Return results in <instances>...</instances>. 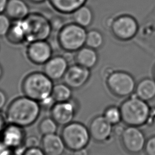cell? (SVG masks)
I'll return each instance as SVG.
<instances>
[{
  "label": "cell",
  "instance_id": "cell-12",
  "mask_svg": "<svg viewBox=\"0 0 155 155\" xmlns=\"http://www.w3.org/2000/svg\"><path fill=\"white\" fill-rule=\"evenodd\" d=\"M112 28L117 37L122 39H128L136 33L137 25L136 21L131 16H123L114 21Z\"/></svg>",
  "mask_w": 155,
  "mask_h": 155
},
{
  "label": "cell",
  "instance_id": "cell-33",
  "mask_svg": "<svg viewBox=\"0 0 155 155\" xmlns=\"http://www.w3.org/2000/svg\"><path fill=\"white\" fill-rule=\"evenodd\" d=\"M8 0H0V14L5 12Z\"/></svg>",
  "mask_w": 155,
  "mask_h": 155
},
{
  "label": "cell",
  "instance_id": "cell-21",
  "mask_svg": "<svg viewBox=\"0 0 155 155\" xmlns=\"http://www.w3.org/2000/svg\"><path fill=\"white\" fill-rule=\"evenodd\" d=\"M136 95L145 101L153 99L155 97V81L151 79L141 81L137 86Z\"/></svg>",
  "mask_w": 155,
  "mask_h": 155
},
{
  "label": "cell",
  "instance_id": "cell-17",
  "mask_svg": "<svg viewBox=\"0 0 155 155\" xmlns=\"http://www.w3.org/2000/svg\"><path fill=\"white\" fill-rule=\"evenodd\" d=\"M4 13L13 21L24 19L30 12L25 0H8Z\"/></svg>",
  "mask_w": 155,
  "mask_h": 155
},
{
  "label": "cell",
  "instance_id": "cell-2",
  "mask_svg": "<svg viewBox=\"0 0 155 155\" xmlns=\"http://www.w3.org/2000/svg\"><path fill=\"white\" fill-rule=\"evenodd\" d=\"M53 81L43 71H34L22 81V90L24 95L38 102L51 95Z\"/></svg>",
  "mask_w": 155,
  "mask_h": 155
},
{
  "label": "cell",
  "instance_id": "cell-31",
  "mask_svg": "<svg viewBox=\"0 0 155 155\" xmlns=\"http://www.w3.org/2000/svg\"><path fill=\"white\" fill-rule=\"evenodd\" d=\"M7 96L5 93L0 89V111L4 107L7 103Z\"/></svg>",
  "mask_w": 155,
  "mask_h": 155
},
{
  "label": "cell",
  "instance_id": "cell-32",
  "mask_svg": "<svg viewBox=\"0 0 155 155\" xmlns=\"http://www.w3.org/2000/svg\"><path fill=\"white\" fill-rule=\"evenodd\" d=\"M125 128H124L123 126H121L119 124H117L115 125V127L114 128V129H113V131H114L116 134L120 136L122 134Z\"/></svg>",
  "mask_w": 155,
  "mask_h": 155
},
{
  "label": "cell",
  "instance_id": "cell-3",
  "mask_svg": "<svg viewBox=\"0 0 155 155\" xmlns=\"http://www.w3.org/2000/svg\"><path fill=\"white\" fill-rule=\"evenodd\" d=\"M122 120L130 126H140L147 122L150 110L147 102L136 94L124 102L120 107Z\"/></svg>",
  "mask_w": 155,
  "mask_h": 155
},
{
  "label": "cell",
  "instance_id": "cell-29",
  "mask_svg": "<svg viewBox=\"0 0 155 155\" xmlns=\"http://www.w3.org/2000/svg\"><path fill=\"white\" fill-rule=\"evenodd\" d=\"M145 151L147 155H155V136L147 140L145 144Z\"/></svg>",
  "mask_w": 155,
  "mask_h": 155
},
{
  "label": "cell",
  "instance_id": "cell-20",
  "mask_svg": "<svg viewBox=\"0 0 155 155\" xmlns=\"http://www.w3.org/2000/svg\"><path fill=\"white\" fill-rule=\"evenodd\" d=\"M78 64L87 68L94 67L97 61V55L93 48L82 47L78 51L76 55Z\"/></svg>",
  "mask_w": 155,
  "mask_h": 155
},
{
  "label": "cell",
  "instance_id": "cell-4",
  "mask_svg": "<svg viewBox=\"0 0 155 155\" xmlns=\"http://www.w3.org/2000/svg\"><path fill=\"white\" fill-rule=\"evenodd\" d=\"M27 30L26 44L47 40L53 31L48 18L39 12L30 13L24 19Z\"/></svg>",
  "mask_w": 155,
  "mask_h": 155
},
{
  "label": "cell",
  "instance_id": "cell-34",
  "mask_svg": "<svg viewBox=\"0 0 155 155\" xmlns=\"http://www.w3.org/2000/svg\"><path fill=\"white\" fill-rule=\"evenodd\" d=\"M74 155H88L87 150L84 148L78 150L74 151Z\"/></svg>",
  "mask_w": 155,
  "mask_h": 155
},
{
  "label": "cell",
  "instance_id": "cell-8",
  "mask_svg": "<svg viewBox=\"0 0 155 155\" xmlns=\"http://www.w3.org/2000/svg\"><path fill=\"white\" fill-rule=\"evenodd\" d=\"M25 53L31 63L44 65L53 56V49L47 40L36 41L27 44Z\"/></svg>",
  "mask_w": 155,
  "mask_h": 155
},
{
  "label": "cell",
  "instance_id": "cell-7",
  "mask_svg": "<svg viewBox=\"0 0 155 155\" xmlns=\"http://www.w3.org/2000/svg\"><path fill=\"white\" fill-rule=\"evenodd\" d=\"M107 84L112 92L119 96H126L131 94L135 87L133 77L122 71L111 73L108 77Z\"/></svg>",
  "mask_w": 155,
  "mask_h": 155
},
{
  "label": "cell",
  "instance_id": "cell-18",
  "mask_svg": "<svg viewBox=\"0 0 155 155\" xmlns=\"http://www.w3.org/2000/svg\"><path fill=\"white\" fill-rule=\"evenodd\" d=\"M5 38L10 44L14 45L26 44L27 30L24 20L12 21L11 27Z\"/></svg>",
  "mask_w": 155,
  "mask_h": 155
},
{
  "label": "cell",
  "instance_id": "cell-36",
  "mask_svg": "<svg viewBox=\"0 0 155 155\" xmlns=\"http://www.w3.org/2000/svg\"><path fill=\"white\" fill-rule=\"evenodd\" d=\"M3 73H4V71H3V68L2 65L0 64V80L2 78V76H3Z\"/></svg>",
  "mask_w": 155,
  "mask_h": 155
},
{
  "label": "cell",
  "instance_id": "cell-37",
  "mask_svg": "<svg viewBox=\"0 0 155 155\" xmlns=\"http://www.w3.org/2000/svg\"><path fill=\"white\" fill-rule=\"evenodd\" d=\"M154 77H155V68H154Z\"/></svg>",
  "mask_w": 155,
  "mask_h": 155
},
{
  "label": "cell",
  "instance_id": "cell-25",
  "mask_svg": "<svg viewBox=\"0 0 155 155\" xmlns=\"http://www.w3.org/2000/svg\"><path fill=\"white\" fill-rule=\"evenodd\" d=\"M104 39L102 34L97 30H91L87 34L85 44L91 48H99L103 44Z\"/></svg>",
  "mask_w": 155,
  "mask_h": 155
},
{
  "label": "cell",
  "instance_id": "cell-1",
  "mask_svg": "<svg viewBox=\"0 0 155 155\" xmlns=\"http://www.w3.org/2000/svg\"><path fill=\"white\" fill-rule=\"evenodd\" d=\"M41 107L39 103L25 96L14 99L7 108L5 117L9 124L21 127L31 125L38 119Z\"/></svg>",
  "mask_w": 155,
  "mask_h": 155
},
{
  "label": "cell",
  "instance_id": "cell-10",
  "mask_svg": "<svg viewBox=\"0 0 155 155\" xmlns=\"http://www.w3.org/2000/svg\"><path fill=\"white\" fill-rule=\"evenodd\" d=\"M68 67L65 57L61 55L53 56L44 65L43 72L53 81H57L63 78Z\"/></svg>",
  "mask_w": 155,
  "mask_h": 155
},
{
  "label": "cell",
  "instance_id": "cell-35",
  "mask_svg": "<svg viewBox=\"0 0 155 155\" xmlns=\"http://www.w3.org/2000/svg\"><path fill=\"white\" fill-rule=\"evenodd\" d=\"M33 4H41L45 2L47 0H27Z\"/></svg>",
  "mask_w": 155,
  "mask_h": 155
},
{
  "label": "cell",
  "instance_id": "cell-30",
  "mask_svg": "<svg viewBox=\"0 0 155 155\" xmlns=\"http://www.w3.org/2000/svg\"><path fill=\"white\" fill-rule=\"evenodd\" d=\"M22 155H46L43 150L39 147L25 148Z\"/></svg>",
  "mask_w": 155,
  "mask_h": 155
},
{
  "label": "cell",
  "instance_id": "cell-9",
  "mask_svg": "<svg viewBox=\"0 0 155 155\" xmlns=\"http://www.w3.org/2000/svg\"><path fill=\"white\" fill-rule=\"evenodd\" d=\"M121 136L124 145L131 153H139L145 145L143 133L134 126H130L125 128Z\"/></svg>",
  "mask_w": 155,
  "mask_h": 155
},
{
  "label": "cell",
  "instance_id": "cell-16",
  "mask_svg": "<svg viewBox=\"0 0 155 155\" xmlns=\"http://www.w3.org/2000/svg\"><path fill=\"white\" fill-rule=\"evenodd\" d=\"M41 146L46 155H62L65 148L61 136L56 133L43 136Z\"/></svg>",
  "mask_w": 155,
  "mask_h": 155
},
{
  "label": "cell",
  "instance_id": "cell-23",
  "mask_svg": "<svg viewBox=\"0 0 155 155\" xmlns=\"http://www.w3.org/2000/svg\"><path fill=\"white\" fill-rule=\"evenodd\" d=\"M71 89L66 84H57L54 85L51 96L56 102L70 101L71 96Z\"/></svg>",
  "mask_w": 155,
  "mask_h": 155
},
{
  "label": "cell",
  "instance_id": "cell-14",
  "mask_svg": "<svg viewBox=\"0 0 155 155\" xmlns=\"http://www.w3.org/2000/svg\"><path fill=\"white\" fill-rule=\"evenodd\" d=\"M25 137L23 127L10 124L3 131L2 142L5 147L17 149L24 143Z\"/></svg>",
  "mask_w": 155,
  "mask_h": 155
},
{
  "label": "cell",
  "instance_id": "cell-5",
  "mask_svg": "<svg viewBox=\"0 0 155 155\" xmlns=\"http://www.w3.org/2000/svg\"><path fill=\"white\" fill-rule=\"evenodd\" d=\"M87 34L84 27L76 23L68 24L59 30L58 43L65 51H78L85 43Z\"/></svg>",
  "mask_w": 155,
  "mask_h": 155
},
{
  "label": "cell",
  "instance_id": "cell-15",
  "mask_svg": "<svg viewBox=\"0 0 155 155\" xmlns=\"http://www.w3.org/2000/svg\"><path fill=\"white\" fill-rule=\"evenodd\" d=\"M113 125L104 116L94 118L90 126V134L97 141H104L109 139L113 133Z\"/></svg>",
  "mask_w": 155,
  "mask_h": 155
},
{
  "label": "cell",
  "instance_id": "cell-13",
  "mask_svg": "<svg viewBox=\"0 0 155 155\" xmlns=\"http://www.w3.org/2000/svg\"><path fill=\"white\" fill-rule=\"evenodd\" d=\"M89 76L88 68L78 64L68 67L63 79L65 84L71 88H78L85 84Z\"/></svg>",
  "mask_w": 155,
  "mask_h": 155
},
{
  "label": "cell",
  "instance_id": "cell-11",
  "mask_svg": "<svg viewBox=\"0 0 155 155\" xmlns=\"http://www.w3.org/2000/svg\"><path fill=\"white\" fill-rule=\"evenodd\" d=\"M75 107L70 101L56 102L50 109L51 117L59 125H66L71 122L74 116Z\"/></svg>",
  "mask_w": 155,
  "mask_h": 155
},
{
  "label": "cell",
  "instance_id": "cell-6",
  "mask_svg": "<svg viewBox=\"0 0 155 155\" xmlns=\"http://www.w3.org/2000/svg\"><path fill=\"white\" fill-rule=\"evenodd\" d=\"M61 137L66 147L76 151L87 146L90 139V131L82 124L71 122L64 126Z\"/></svg>",
  "mask_w": 155,
  "mask_h": 155
},
{
  "label": "cell",
  "instance_id": "cell-24",
  "mask_svg": "<svg viewBox=\"0 0 155 155\" xmlns=\"http://www.w3.org/2000/svg\"><path fill=\"white\" fill-rule=\"evenodd\" d=\"M58 129V124L51 117H45L39 124V131L43 135L56 133Z\"/></svg>",
  "mask_w": 155,
  "mask_h": 155
},
{
  "label": "cell",
  "instance_id": "cell-27",
  "mask_svg": "<svg viewBox=\"0 0 155 155\" xmlns=\"http://www.w3.org/2000/svg\"><path fill=\"white\" fill-rule=\"evenodd\" d=\"M12 23V21L5 13L0 14V38L5 37Z\"/></svg>",
  "mask_w": 155,
  "mask_h": 155
},
{
  "label": "cell",
  "instance_id": "cell-19",
  "mask_svg": "<svg viewBox=\"0 0 155 155\" xmlns=\"http://www.w3.org/2000/svg\"><path fill=\"white\" fill-rule=\"evenodd\" d=\"M51 6L62 13H71L82 7L86 0H48Z\"/></svg>",
  "mask_w": 155,
  "mask_h": 155
},
{
  "label": "cell",
  "instance_id": "cell-28",
  "mask_svg": "<svg viewBox=\"0 0 155 155\" xmlns=\"http://www.w3.org/2000/svg\"><path fill=\"white\" fill-rule=\"evenodd\" d=\"M24 145L25 148L39 147V140L35 136H30L25 138Z\"/></svg>",
  "mask_w": 155,
  "mask_h": 155
},
{
  "label": "cell",
  "instance_id": "cell-22",
  "mask_svg": "<svg viewBox=\"0 0 155 155\" xmlns=\"http://www.w3.org/2000/svg\"><path fill=\"white\" fill-rule=\"evenodd\" d=\"M73 18L76 24L85 27L91 23L93 13L88 7L82 5L73 12Z\"/></svg>",
  "mask_w": 155,
  "mask_h": 155
},
{
  "label": "cell",
  "instance_id": "cell-26",
  "mask_svg": "<svg viewBox=\"0 0 155 155\" xmlns=\"http://www.w3.org/2000/svg\"><path fill=\"white\" fill-rule=\"evenodd\" d=\"M104 116L112 125L119 124L122 119L120 109L116 107H111L106 110Z\"/></svg>",
  "mask_w": 155,
  "mask_h": 155
}]
</instances>
